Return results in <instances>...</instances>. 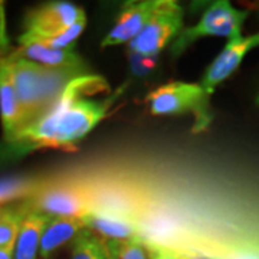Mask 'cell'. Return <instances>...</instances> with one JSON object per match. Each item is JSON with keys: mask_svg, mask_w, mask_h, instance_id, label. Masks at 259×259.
<instances>
[{"mask_svg": "<svg viewBox=\"0 0 259 259\" xmlns=\"http://www.w3.org/2000/svg\"><path fill=\"white\" fill-rule=\"evenodd\" d=\"M87 26V20H81L75 23L74 26L56 32V33H45V35H32V33H22L18 37V44H39L54 49H69L74 47L76 39L82 35L83 29Z\"/></svg>", "mask_w": 259, "mask_h": 259, "instance_id": "18", "label": "cell"}, {"mask_svg": "<svg viewBox=\"0 0 259 259\" xmlns=\"http://www.w3.org/2000/svg\"><path fill=\"white\" fill-rule=\"evenodd\" d=\"M8 207H9V206H0V218H2V216H3V214L6 213Z\"/></svg>", "mask_w": 259, "mask_h": 259, "instance_id": "24", "label": "cell"}, {"mask_svg": "<svg viewBox=\"0 0 259 259\" xmlns=\"http://www.w3.org/2000/svg\"><path fill=\"white\" fill-rule=\"evenodd\" d=\"M248 16H249L248 10L236 9L231 2L226 0L213 2L204 10L202 18L199 19L196 25L183 28L180 35L170 45V55L173 58L180 56L194 42L203 37H226L231 40L235 37L242 36L243 23Z\"/></svg>", "mask_w": 259, "mask_h": 259, "instance_id": "4", "label": "cell"}, {"mask_svg": "<svg viewBox=\"0 0 259 259\" xmlns=\"http://www.w3.org/2000/svg\"><path fill=\"white\" fill-rule=\"evenodd\" d=\"M128 61L131 72L136 75V76H147L157 66V58L140 55V54H134V52H130V51Z\"/></svg>", "mask_w": 259, "mask_h": 259, "instance_id": "22", "label": "cell"}, {"mask_svg": "<svg viewBox=\"0 0 259 259\" xmlns=\"http://www.w3.org/2000/svg\"><path fill=\"white\" fill-rule=\"evenodd\" d=\"M12 52L16 56L48 68H62L75 71H85L87 68L82 58L75 54L72 49H54L39 44H20L18 49Z\"/></svg>", "mask_w": 259, "mask_h": 259, "instance_id": "13", "label": "cell"}, {"mask_svg": "<svg viewBox=\"0 0 259 259\" xmlns=\"http://www.w3.org/2000/svg\"><path fill=\"white\" fill-rule=\"evenodd\" d=\"M81 20H87V13L81 6L72 2L55 0L29 9L23 19V28L25 33L45 35L65 30Z\"/></svg>", "mask_w": 259, "mask_h": 259, "instance_id": "8", "label": "cell"}, {"mask_svg": "<svg viewBox=\"0 0 259 259\" xmlns=\"http://www.w3.org/2000/svg\"><path fill=\"white\" fill-rule=\"evenodd\" d=\"M48 221H49V216L33 210L28 206V212L22 221L18 239L15 243V259L39 258L40 239H42V233Z\"/></svg>", "mask_w": 259, "mask_h": 259, "instance_id": "15", "label": "cell"}, {"mask_svg": "<svg viewBox=\"0 0 259 259\" xmlns=\"http://www.w3.org/2000/svg\"><path fill=\"white\" fill-rule=\"evenodd\" d=\"M28 212L25 202L9 206L6 213L0 218V248L15 246L18 239L20 225Z\"/></svg>", "mask_w": 259, "mask_h": 259, "instance_id": "19", "label": "cell"}, {"mask_svg": "<svg viewBox=\"0 0 259 259\" xmlns=\"http://www.w3.org/2000/svg\"><path fill=\"white\" fill-rule=\"evenodd\" d=\"M256 48H259V32L228 40L222 51L213 59L212 64L207 66L199 83L212 95L221 83L229 79L239 69L243 59L250 51Z\"/></svg>", "mask_w": 259, "mask_h": 259, "instance_id": "9", "label": "cell"}, {"mask_svg": "<svg viewBox=\"0 0 259 259\" xmlns=\"http://www.w3.org/2000/svg\"><path fill=\"white\" fill-rule=\"evenodd\" d=\"M183 30V8L175 0H161L146 28L128 44V51L144 56L157 55L173 44Z\"/></svg>", "mask_w": 259, "mask_h": 259, "instance_id": "6", "label": "cell"}, {"mask_svg": "<svg viewBox=\"0 0 259 259\" xmlns=\"http://www.w3.org/2000/svg\"><path fill=\"white\" fill-rule=\"evenodd\" d=\"M0 121L5 140L13 144L25 130L18 97L12 79L8 54L0 52Z\"/></svg>", "mask_w": 259, "mask_h": 259, "instance_id": "11", "label": "cell"}, {"mask_svg": "<svg viewBox=\"0 0 259 259\" xmlns=\"http://www.w3.org/2000/svg\"><path fill=\"white\" fill-rule=\"evenodd\" d=\"M122 91L105 98H95L110 93L108 82L100 75L83 74L68 83L62 97L40 120L23 130L13 144L30 148L72 150L87 137L112 108Z\"/></svg>", "mask_w": 259, "mask_h": 259, "instance_id": "1", "label": "cell"}, {"mask_svg": "<svg viewBox=\"0 0 259 259\" xmlns=\"http://www.w3.org/2000/svg\"><path fill=\"white\" fill-rule=\"evenodd\" d=\"M161 0H134L122 5L115 23L101 40V48H112L130 44L146 28L156 13Z\"/></svg>", "mask_w": 259, "mask_h": 259, "instance_id": "10", "label": "cell"}, {"mask_svg": "<svg viewBox=\"0 0 259 259\" xmlns=\"http://www.w3.org/2000/svg\"><path fill=\"white\" fill-rule=\"evenodd\" d=\"M9 68L25 130L52 110L68 83L85 71L48 68L8 52Z\"/></svg>", "mask_w": 259, "mask_h": 259, "instance_id": "2", "label": "cell"}, {"mask_svg": "<svg viewBox=\"0 0 259 259\" xmlns=\"http://www.w3.org/2000/svg\"><path fill=\"white\" fill-rule=\"evenodd\" d=\"M210 94L200 83L171 81L150 91L146 104L151 115H180L192 114L194 117V133L209 128L213 121Z\"/></svg>", "mask_w": 259, "mask_h": 259, "instance_id": "3", "label": "cell"}, {"mask_svg": "<svg viewBox=\"0 0 259 259\" xmlns=\"http://www.w3.org/2000/svg\"><path fill=\"white\" fill-rule=\"evenodd\" d=\"M87 229L105 241L127 242L141 239L139 223L127 218L102 212H93L83 218Z\"/></svg>", "mask_w": 259, "mask_h": 259, "instance_id": "12", "label": "cell"}, {"mask_svg": "<svg viewBox=\"0 0 259 259\" xmlns=\"http://www.w3.org/2000/svg\"><path fill=\"white\" fill-rule=\"evenodd\" d=\"M30 209L49 218H81L94 212L87 182L45 180L35 196L25 200Z\"/></svg>", "mask_w": 259, "mask_h": 259, "instance_id": "5", "label": "cell"}, {"mask_svg": "<svg viewBox=\"0 0 259 259\" xmlns=\"http://www.w3.org/2000/svg\"><path fill=\"white\" fill-rule=\"evenodd\" d=\"M0 259H15V246L0 248Z\"/></svg>", "mask_w": 259, "mask_h": 259, "instance_id": "23", "label": "cell"}, {"mask_svg": "<svg viewBox=\"0 0 259 259\" xmlns=\"http://www.w3.org/2000/svg\"><path fill=\"white\" fill-rule=\"evenodd\" d=\"M148 259H194L183 253L182 250L167 246L164 243L154 241H144Z\"/></svg>", "mask_w": 259, "mask_h": 259, "instance_id": "20", "label": "cell"}, {"mask_svg": "<svg viewBox=\"0 0 259 259\" xmlns=\"http://www.w3.org/2000/svg\"><path fill=\"white\" fill-rule=\"evenodd\" d=\"M45 179L36 177H9L0 180V206H10L15 202H25L39 192Z\"/></svg>", "mask_w": 259, "mask_h": 259, "instance_id": "17", "label": "cell"}, {"mask_svg": "<svg viewBox=\"0 0 259 259\" xmlns=\"http://www.w3.org/2000/svg\"><path fill=\"white\" fill-rule=\"evenodd\" d=\"M87 226L81 218H49L40 239V259H49L56 250L72 242Z\"/></svg>", "mask_w": 259, "mask_h": 259, "instance_id": "14", "label": "cell"}, {"mask_svg": "<svg viewBox=\"0 0 259 259\" xmlns=\"http://www.w3.org/2000/svg\"><path fill=\"white\" fill-rule=\"evenodd\" d=\"M118 242L105 241L90 229H83L72 241L71 259H117Z\"/></svg>", "mask_w": 259, "mask_h": 259, "instance_id": "16", "label": "cell"}, {"mask_svg": "<svg viewBox=\"0 0 259 259\" xmlns=\"http://www.w3.org/2000/svg\"><path fill=\"white\" fill-rule=\"evenodd\" d=\"M91 194L94 212H102L127 218L137 222L146 207V197L136 186L125 182H87Z\"/></svg>", "mask_w": 259, "mask_h": 259, "instance_id": "7", "label": "cell"}, {"mask_svg": "<svg viewBox=\"0 0 259 259\" xmlns=\"http://www.w3.org/2000/svg\"><path fill=\"white\" fill-rule=\"evenodd\" d=\"M117 259H148L144 241L131 239L127 242H118Z\"/></svg>", "mask_w": 259, "mask_h": 259, "instance_id": "21", "label": "cell"}]
</instances>
